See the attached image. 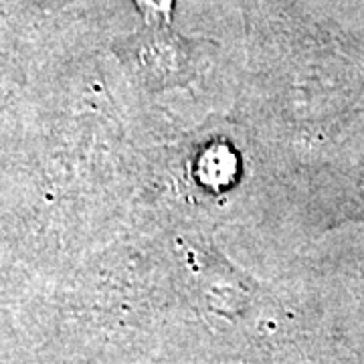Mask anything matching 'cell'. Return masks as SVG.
Instances as JSON below:
<instances>
[{
  "instance_id": "1",
  "label": "cell",
  "mask_w": 364,
  "mask_h": 364,
  "mask_svg": "<svg viewBox=\"0 0 364 364\" xmlns=\"http://www.w3.org/2000/svg\"><path fill=\"white\" fill-rule=\"evenodd\" d=\"M132 61L150 83H178L188 69V47L166 25H150L130 49Z\"/></svg>"
},
{
  "instance_id": "2",
  "label": "cell",
  "mask_w": 364,
  "mask_h": 364,
  "mask_svg": "<svg viewBox=\"0 0 364 364\" xmlns=\"http://www.w3.org/2000/svg\"><path fill=\"white\" fill-rule=\"evenodd\" d=\"M172 0H138L148 25H166Z\"/></svg>"
}]
</instances>
